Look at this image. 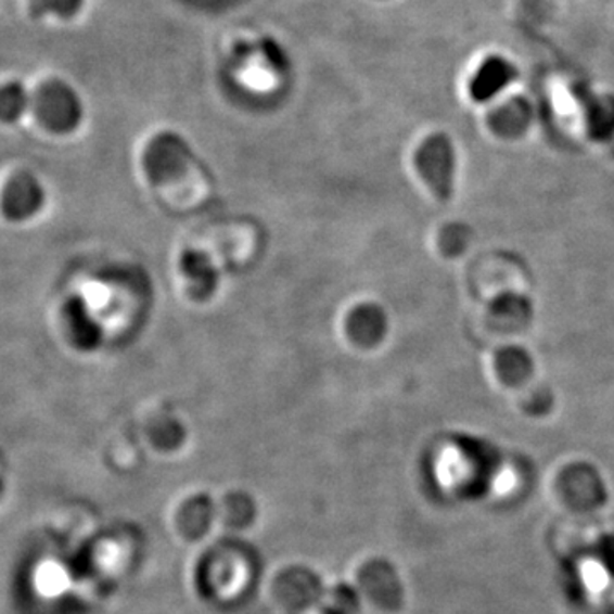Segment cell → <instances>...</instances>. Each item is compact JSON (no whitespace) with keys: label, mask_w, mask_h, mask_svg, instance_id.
Listing matches in <instances>:
<instances>
[{"label":"cell","mask_w":614,"mask_h":614,"mask_svg":"<svg viewBox=\"0 0 614 614\" xmlns=\"http://www.w3.org/2000/svg\"><path fill=\"white\" fill-rule=\"evenodd\" d=\"M38 120L52 132H73L82 120V101L73 86L64 80H47L33 98Z\"/></svg>","instance_id":"1"},{"label":"cell","mask_w":614,"mask_h":614,"mask_svg":"<svg viewBox=\"0 0 614 614\" xmlns=\"http://www.w3.org/2000/svg\"><path fill=\"white\" fill-rule=\"evenodd\" d=\"M192 163V149L183 137L175 132H161L149 142L144 152V169L154 187L172 183Z\"/></svg>","instance_id":"2"},{"label":"cell","mask_w":614,"mask_h":614,"mask_svg":"<svg viewBox=\"0 0 614 614\" xmlns=\"http://www.w3.org/2000/svg\"><path fill=\"white\" fill-rule=\"evenodd\" d=\"M43 188L40 183L31 175L21 172L5 184L0 205L9 220L23 222L43 207Z\"/></svg>","instance_id":"3"},{"label":"cell","mask_w":614,"mask_h":614,"mask_svg":"<svg viewBox=\"0 0 614 614\" xmlns=\"http://www.w3.org/2000/svg\"><path fill=\"white\" fill-rule=\"evenodd\" d=\"M517 77V68L502 55H490L478 65L470 80V94L478 103L494 100Z\"/></svg>","instance_id":"4"},{"label":"cell","mask_w":614,"mask_h":614,"mask_svg":"<svg viewBox=\"0 0 614 614\" xmlns=\"http://www.w3.org/2000/svg\"><path fill=\"white\" fill-rule=\"evenodd\" d=\"M449 163H451V149L443 136H432L425 144H422L417 156V164L423 178L439 193L446 190L447 172L451 168Z\"/></svg>","instance_id":"5"},{"label":"cell","mask_w":614,"mask_h":614,"mask_svg":"<svg viewBox=\"0 0 614 614\" xmlns=\"http://www.w3.org/2000/svg\"><path fill=\"white\" fill-rule=\"evenodd\" d=\"M250 568L241 559L220 560L210 572L212 589L220 599H234L246 589Z\"/></svg>","instance_id":"6"},{"label":"cell","mask_w":614,"mask_h":614,"mask_svg":"<svg viewBox=\"0 0 614 614\" xmlns=\"http://www.w3.org/2000/svg\"><path fill=\"white\" fill-rule=\"evenodd\" d=\"M65 316H67L68 328H71V335L77 347L92 348L98 344L100 338V330H98L91 316L86 311L85 304L79 299H73L67 303L65 307Z\"/></svg>","instance_id":"7"},{"label":"cell","mask_w":614,"mask_h":614,"mask_svg":"<svg viewBox=\"0 0 614 614\" xmlns=\"http://www.w3.org/2000/svg\"><path fill=\"white\" fill-rule=\"evenodd\" d=\"M31 97L25 86L20 82H8L0 86V121L13 124L28 112Z\"/></svg>","instance_id":"8"},{"label":"cell","mask_w":614,"mask_h":614,"mask_svg":"<svg viewBox=\"0 0 614 614\" xmlns=\"http://www.w3.org/2000/svg\"><path fill=\"white\" fill-rule=\"evenodd\" d=\"M85 5V0H29L35 16L73 17Z\"/></svg>","instance_id":"9"},{"label":"cell","mask_w":614,"mask_h":614,"mask_svg":"<svg viewBox=\"0 0 614 614\" xmlns=\"http://www.w3.org/2000/svg\"><path fill=\"white\" fill-rule=\"evenodd\" d=\"M307 614H320V613H307Z\"/></svg>","instance_id":"10"}]
</instances>
